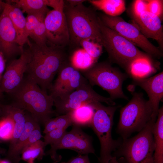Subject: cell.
Returning a JSON list of instances; mask_svg holds the SVG:
<instances>
[{
  "label": "cell",
  "instance_id": "obj_1",
  "mask_svg": "<svg viewBox=\"0 0 163 163\" xmlns=\"http://www.w3.org/2000/svg\"><path fill=\"white\" fill-rule=\"evenodd\" d=\"M27 43L29 57L26 75L46 92L56 74L66 63L65 55L62 48L51 44L39 45L29 39Z\"/></svg>",
  "mask_w": 163,
  "mask_h": 163
},
{
  "label": "cell",
  "instance_id": "obj_2",
  "mask_svg": "<svg viewBox=\"0 0 163 163\" xmlns=\"http://www.w3.org/2000/svg\"><path fill=\"white\" fill-rule=\"evenodd\" d=\"M11 94L12 104L29 113L39 124L44 125L55 113L53 98L27 75Z\"/></svg>",
  "mask_w": 163,
  "mask_h": 163
},
{
  "label": "cell",
  "instance_id": "obj_3",
  "mask_svg": "<svg viewBox=\"0 0 163 163\" xmlns=\"http://www.w3.org/2000/svg\"><path fill=\"white\" fill-rule=\"evenodd\" d=\"M67 6L64 11L70 42L79 45L82 40L89 39L102 46L98 17L94 11L83 4L75 7Z\"/></svg>",
  "mask_w": 163,
  "mask_h": 163
},
{
  "label": "cell",
  "instance_id": "obj_4",
  "mask_svg": "<svg viewBox=\"0 0 163 163\" xmlns=\"http://www.w3.org/2000/svg\"><path fill=\"white\" fill-rule=\"evenodd\" d=\"M102 38V46L108 53L110 62L119 65L129 76L132 63L139 59H152L130 41L113 30L105 25L98 17Z\"/></svg>",
  "mask_w": 163,
  "mask_h": 163
},
{
  "label": "cell",
  "instance_id": "obj_5",
  "mask_svg": "<svg viewBox=\"0 0 163 163\" xmlns=\"http://www.w3.org/2000/svg\"><path fill=\"white\" fill-rule=\"evenodd\" d=\"M130 101L120 111L117 131L123 139L139 132L152 120V111L148 100L141 93L134 92Z\"/></svg>",
  "mask_w": 163,
  "mask_h": 163
},
{
  "label": "cell",
  "instance_id": "obj_6",
  "mask_svg": "<svg viewBox=\"0 0 163 163\" xmlns=\"http://www.w3.org/2000/svg\"><path fill=\"white\" fill-rule=\"evenodd\" d=\"M94 113L90 125L99 140L101 150L99 160L101 163H107L112 158L111 153L119 147L121 139H113L112 129L114 113L119 106H106L99 101L91 103Z\"/></svg>",
  "mask_w": 163,
  "mask_h": 163
},
{
  "label": "cell",
  "instance_id": "obj_7",
  "mask_svg": "<svg viewBox=\"0 0 163 163\" xmlns=\"http://www.w3.org/2000/svg\"><path fill=\"white\" fill-rule=\"evenodd\" d=\"M155 122L151 120L146 127L131 138L121 139L114 156L125 163H154L155 143L152 128Z\"/></svg>",
  "mask_w": 163,
  "mask_h": 163
},
{
  "label": "cell",
  "instance_id": "obj_8",
  "mask_svg": "<svg viewBox=\"0 0 163 163\" xmlns=\"http://www.w3.org/2000/svg\"><path fill=\"white\" fill-rule=\"evenodd\" d=\"M80 71L92 86L97 85L101 87L108 93L112 100L120 98L128 100L122 87L129 76L110 63L97 62L89 69Z\"/></svg>",
  "mask_w": 163,
  "mask_h": 163
},
{
  "label": "cell",
  "instance_id": "obj_9",
  "mask_svg": "<svg viewBox=\"0 0 163 163\" xmlns=\"http://www.w3.org/2000/svg\"><path fill=\"white\" fill-rule=\"evenodd\" d=\"M98 17L105 25L136 47L140 48L152 57L160 58L163 56L162 52L160 49L152 43L134 24L127 22L119 16L113 17L101 14Z\"/></svg>",
  "mask_w": 163,
  "mask_h": 163
},
{
  "label": "cell",
  "instance_id": "obj_10",
  "mask_svg": "<svg viewBox=\"0 0 163 163\" xmlns=\"http://www.w3.org/2000/svg\"><path fill=\"white\" fill-rule=\"evenodd\" d=\"M94 101L104 102L109 106H114L115 103L110 97L101 96L95 92L88 82L75 90L63 97L54 99L56 112L64 114L82 105Z\"/></svg>",
  "mask_w": 163,
  "mask_h": 163
},
{
  "label": "cell",
  "instance_id": "obj_11",
  "mask_svg": "<svg viewBox=\"0 0 163 163\" xmlns=\"http://www.w3.org/2000/svg\"><path fill=\"white\" fill-rule=\"evenodd\" d=\"M50 145L47 153L56 161L59 160L58 158L60 159L57 157L56 153L59 149H71L81 155L95 153L92 137L84 132L81 127L74 125L70 131L66 132L61 139Z\"/></svg>",
  "mask_w": 163,
  "mask_h": 163
},
{
  "label": "cell",
  "instance_id": "obj_12",
  "mask_svg": "<svg viewBox=\"0 0 163 163\" xmlns=\"http://www.w3.org/2000/svg\"><path fill=\"white\" fill-rule=\"evenodd\" d=\"M58 76L49 90L53 98L65 96L88 82L79 70L67 63L58 73Z\"/></svg>",
  "mask_w": 163,
  "mask_h": 163
},
{
  "label": "cell",
  "instance_id": "obj_13",
  "mask_svg": "<svg viewBox=\"0 0 163 163\" xmlns=\"http://www.w3.org/2000/svg\"><path fill=\"white\" fill-rule=\"evenodd\" d=\"M47 42L62 48L70 42L67 21L64 11H49L44 19Z\"/></svg>",
  "mask_w": 163,
  "mask_h": 163
},
{
  "label": "cell",
  "instance_id": "obj_14",
  "mask_svg": "<svg viewBox=\"0 0 163 163\" xmlns=\"http://www.w3.org/2000/svg\"><path fill=\"white\" fill-rule=\"evenodd\" d=\"M29 57L28 49L21 51V56L8 64L2 76L0 93L11 94L20 86L26 73Z\"/></svg>",
  "mask_w": 163,
  "mask_h": 163
},
{
  "label": "cell",
  "instance_id": "obj_15",
  "mask_svg": "<svg viewBox=\"0 0 163 163\" xmlns=\"http://www.w3.org/2000/svg\"><path fill=\"white\" fill-rule=\"evenodd\" d=\"M133 83L139 86L147 93L152 110V120L155 122L159 109V104L163 97V72L146 78L132 77Z\"/></svg>",
  "mask_w": 163,
  "mask_h": 163
},
{
  "label": "cell",
  "instance_id": "obj_16",
  "mask_svg": "<svg viewBox=\"0 0 163 163\" xmlns=\"http://www.w3.org/2000/svg\"><path fill=\"white\" fill-rule=\"evenodd\" d=\"M133 21L141 32L147 38L156 40L160 49L163 48V30L161 20L148 11L142 12L138 16H131Z\"/></svg>",
  "mask_w": 163,
  "mask_h": 163
},
{
  "label": "cell",
  "instance_id": "obj_17",
  "mask_svg": "<svg viewBox=\"0 0 163 163\" xmlns=\"http://www.w3.org/2000/svg\"><path fill=\"white\" fill-rule=\"evenodd\" d=\"M16 39V33L12 22L3 11L0 15V46L7 57H11L18 53H21Z\"/></svg>",
  "mask_w": 163,
  "mask_h": 163
},
{
  "label": "cell",
  "instance_id": "obj_18",
  "mask_svg": "<svg viewBox=\"0 0 163 163\" xmlns=\"http://www.w3.org/2000/svg\"><path fill=\"white\" fill-rule=\"evenodd\" d=\"M4 114L10 117L14 121V128L13 136L10 140L8 153L14 149L24 128L26 122L25 111L12 104L3 106Z\"/></svg>",
  "mask_w": 163,
  "mask_h": 163
},
{
  "label": "cell",
  "instance_id": "obj_19",
  "mask_svg": "<svg viewBox=\"0 0 163 163\" xmlns=\"http://www.w3.org/2000/svg\"><path fill=\"white\" fill-rule=\"evenodd\" d=\"M26 122L24 129L13 149L8 153L7 157L11 163H19L20 155L27 139L33 130L39 124L28 113L25 111Z\"/></svg>",
  "mask_w": 163,
  "mask_h": 163
},
{
  "label": "cell",
  "instance_id": "obj_20",
  "mask_svg": "<svg viewBox=\"0 0 163 163\" xmlns=\"http://www.w3.org/2000/svg\"><path fill=\"white\" fill-rule=\"evenodd\" d=\"M4 11L12 22L16 33L17 43L21 50L25 43L24 40V34L26 18L20 9L7 3H6Z\"/></svg>",
  "mask_w": 163,
  "mask_h": 163
},
{
  "label": "cell",
  "instance_id": "obj_21",
  "mask_svg": "<svg viewBox=\"0 0 163 163\" xmlns=\"http://www.w3.org/2000/svg\"><path fill=\"white\" fill-rule=\"evenodd\" d=\"M155 143L154 163H163V107L159 108L156 121L152 128Z\"/></svg>",
  "mask_w": 163,
  "mask_h": 163
},
{
  "label": "cell",
  "instance_id": "obj_22",
  "mask_svg": "<svg viewBox=\"0 0 163 163\" xmlns=\"http://www.w3.org/2000/svg\"><path fill=\"white\" fill-rule=\"evenodd\" d=\"M157 64L152 59H138L132 64L130 69L129 77L146 78L155 73L158 69Z\"/></svg>",
  "mask_w": 163,
  "mask_h": 163
},
{
  "label": "cell",
  "instance_id": "obj_23",
  "mask_svg": "<svg viewBox=\"0 0 163 163\" xmlns=\"http://www.w3.org/2000/svg\"><path fill=\"white\" fill-rule=\"evenodd\" d=\"M89 1L96 8L111 16H119L126 9L125 2L123 0H91Z\"/></svg>",
  "mask_w": 163,
  "mask_h": 163
},
{
  "label": "cell",
  "instance_id": "obj_24",
  "mask_svg": "<svg viewBox=\"0 0 163 163\" xmlns=\"http://www.w3.org/2000/svg\"><path fill=\"white\" fill-rule=\"evenodd\" d=\"M7 3L20 9L23 13L29 14H38L47 13L49 11L46 0H13Z\"/></svg>",
  "mask_w": 163,
  "mask_h": 163
},
{
  "label": "cell",
  "instance_id": "obj_25",
  "mask_svg": "<svg viewBox=\"0 0 163 163\" xmlns=\"http://www.w3.org/2000/svg\"><path fill=\"white\" fill-rule=\"evenodd\" d=\"M91 103L84 104L71 112L72 125L80 127L90 126L94 113Z\"/></svg>",
  "mask_w": 163,
  "mask_h": 163
},
{
  "label": "cell",
  "instance_id": "obj_26",
  "mask_svg": "<svg viewBox=\"0 0 163 163\" xmlns=\"http://www.w3.org/2000/svg\"><path fill=\"white\" fill-rule=\"evenodd\" d=\"M71 64L79 71L89 69L97 62L83 49L75 50L71 58Z\"/></svg>",
  "mask_w": 163,
  "mask_h": 163
},
{
  "label": "cell",
  "instance_id": "obj_27",
  "mask_svg": "<svg viewBox=\"0 0 163 163\" xmlns=\"http://www.w3.org/2000/svg\"><path fill=\"white\" fill-rule=\"evenodd\" d=\"M45 147L43 141L38 140L23 149L21 154V159L27 162L30 159H42L45 155Z\"/></svg>",
  "mask_w": 163,
  "mask_h": 163
},
{
  "label": "cell",
  "instance_id": "obj_28",
  "mask_svg": "<svg viewBox=\"0 0 163 163\" xmlns=\"http://www.w3.org/2000/svg\"><path fill=\"white\" fill-rule=\"evenodd\" d=\"M47 13L41 16L39 21L29 37H30L34 43L39 45H45L47 44L44 19Z\"/></svg>",
  "mask_w": 163,
  "mask_h": 163
},
{
  "label": "cell",
  "instance_id": "obj_29",
  "mask_svg": "<svg viewBox=\"0 0 163 163\" xmlns=\"http://www.w3.org/2000/svg\"><path fill=\"white\" fill-rule=\"evenodd\" d=\"M14 123L9 116L4 114L0 117V140H10L13 136Z\"/></svg>",
  "mask_w": 163,
  "mask_h": 163
},
{
  "label": "cell",
  "instance_id": "obj_30",
  "mask_svg": "<svg viewBox=\"0 0 163 163\" xmlns=\"http://www.w3.org/2000/svg\"><path fill=\"white\" fill-rule=\"evenodd\" d=\"M80 45L97 62L102 53L103 46L100 44L89 39L82 40Z\"/></svg>",
  "mask_w": 163,
  "mask_h": 163
},
{
  "label": "cell",
  "instance_id": "obj_31",
  "mask_svg": "<svg viewBox=\"0 0 163 163\" xmlns=\"http://www.w3.org/2000/svg\"><path fill=\"white\" fill-rule=\"evenodd\" d=\"M47 13L27 14L26 17L25 27L24 34V40L25 43H27L28 37L37 24L41 15Z\"/></svg>",
  "mask_w": 163,
  "mask_h": 163
},
{
  "label": "cell",
  "instance_id": "obj_32",
  "mask_svg": "<svg viewBox=\"0 0 163 163\" xmlns=\"http://www.w3.org/2000/svg\"><path fill=\"white\" fill-rule=\"evenodd\" d=\"M66 130L57 128L45 134L43 141L45 146L48 145H51L59 141L65 134Z\"/></svg>",
  "mask_w": 163,
  "mask_h": 163
},
{
  "label": "cell",
  "instance_id": "obj_33",
  "mask_svg": "<svg viewBox=\"0 0 163 163\" xmlns=\"http://www.w3.org/2000/svg\"><path fill=\"white\" fill-rule=\"evenodd\" d=\"M147 1L148 11L157 16L162 20L163 14V1L161 0Z\"/></svg>",
  "mask_w": 163,
  "mask_h": 163
},
{
  "label": "cell",
  "instance_id": "obj_34",
  "mask_svg": "<svg viewBox=\"0 0 163 163\" xmlns=\"http://www.w3.org/2000/svg\"><path fill=\"white\" fill-rule=\"evenodd\" d=\"M131 16H138L142 12L148 11L147 0H136L132 5Z\"/></svg>",
  "mask_w": 163,
  "mask_h": 163
},
{
  "label": "cell",
  "instance_id": "obj_35",
  "mask_svg": "<svg viewBox=\"0 0 163 163\" xmlns=\"http://www.w3.org/2000/svg\"><path fill=\"white\" fill-rule=\"evenodd\" d=\"M42 137L40 127L39 125H38L30 133L24 149L28 145L40 140Z\"/></svg>",
  "mask_w": 163,
  "mask_h": 163
},
{
  "label": "cell",
  "instance_id": "obj_36",
  "mask_svg": "<svg viewBox=\"0 0 163 163\" xmlns=\"http://www.w3.org/2000/svg\"><path fill=\"white\" fill-rule=\"evenodd\" d=\"M47 6L53 8V10L59 11H64V2L62 0H46Z\"/></svg>",
  "mask_w": 163,
  "mask_h": 163
},
{
  "label": "cell",
  "instance_id": "obj_37",
  "mask_svg": "<svg viewBox=\"0 0 163 163\" xmlns=\"http://www.w3.org/2000/svg\"><path fill=\"white\" fill-rule=\"evenodd\" d=\"M61 163H90L88 155H79L73 157L67 162Z\"/></svg>",
  "mask_w": 163,
  "mask_h": 163
},
{
  "label": "cell",
  "instance_id": "obj_38",
  "mask_svg": "<svg viewBox=\"0 0 163 163\" xmlns=\"http://www.w3.org/2000/svg\"><path fill=\"white\" fill-rule=\"evenodd\" d=\"M43 133L46 134L57 128L55 118H51L47 120L44 124Z\"/></svg>",
  "mask_w": 163,
  "mask_h": 163
},
{
  "label": "cell",
  "instance_id": "obj_39",
  "mask_svg": "<svg viewBox=\"0 0 163 163\" xmlns=\"http://www.w3.org/2000/svg\"><path fill=\"white\" fill-rule=\"evenodd\" d=\"M5 67V61L3 54L2 52H0V85Z\"/></svg>",
  "mask_w": 163,
  "mask_h": 163
},
{
  "label": "cell",
  "instance_id": "obj_40",
  "mask_svg": "<svg viewBox=\"0 0 163 163\" xmlns=\"http://www.w3.org/2000/svg\"><path fill=\"white\" fill-rule=\"evenodd\" d=\"M69 5L71 7H75L80 5L86 1L84 0H68L66 1Z\"/></svg>",
  "mask_w": 163,
  "mask_h": 163
},
{
  "label": "cell",
  "instance_id": "obj_41",
  "mask_svg": "<svg viewBox=\"0 0 163 163\" xmlns=\"http://www.w3.org/2000/svg\"><path fill=\"white\" fill-rule=\"evenodd\" d=\"M6 3L0 0V13H2L5 8Z\"/></svg>",
  "mask_w": 163,
  "mask_h": 163
},
{
  "label": "cell",
  "instance_id": "obj_42",
  "mask_svg": "<svg viewBox=\"0 0 163 163\" xmlns=\"http://www.w3.org/2000/svg\"><path fill=\"white\" fill-rule=\"evenodd\" d=\"M107 163H120L117 158L114 156H112V158Z\"/></svg>",
  "mask_w": 163,
  "mask_h": 163
},
{
  "label": "cell",
  "instance_id": "obj_43",
  "mask_svg": "<svg viewBox=\"0 0 163 163\" xmlns=\"http://www.w3.org/2000/svg\"><path fill=\"white\" fill-rule=\"evenodd\" d=\"M3 105L0 103V117L2 116L3 115Z\"/></svg>",
  "mask_w": 163,
  "mask_h": 163
},
{
  "label": "cell",
  "instance_id": "obj_44",
  "mask_svg": "<svg viewBox=\"0 0 163 163\" xmlns=\"http://www.w3.org/2000/svg\"><path fill=\"white\" fill-rule=\"evenodd\" d=\"M0 163H11L9 161L7 160H0Z\"/></svg>",
  "mask_w": 163,
  "mask_h": 163
},
{
  "label": "cell",
  "instance_id": "obj_45",
  "mask_svg": "<svg viewBox=\"0 0 163 163\" xmlns=\"http://www.w3.org/2000/svg\"><path fill=\"white\" fill-rule=\"evenodd\" d=\"M34 160L33 159H30L27 162L28 163H35Z\"/></svg>",
  "mask_w": 163,
  "mask_h": 163
},
{
  "label": "cell",
  "instance_id": "obj_46",
  "mask_svg": "<svg viewBox=\"0 0 163 163\" xmlns=\"http://www.w3.org/2000/svg\"></svg>",
  "mask_w": 163,
  "mask_h": 163
}]
</instances>
